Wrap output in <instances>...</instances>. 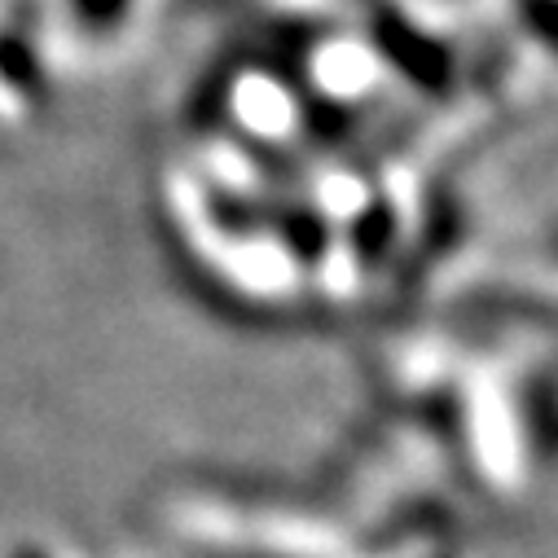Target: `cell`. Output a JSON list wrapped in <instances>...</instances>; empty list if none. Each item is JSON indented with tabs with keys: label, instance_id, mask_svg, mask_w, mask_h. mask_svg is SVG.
<instances>
[{
	"label": "cell",
	"instance_id": "1",
	"mask_svg": "<svg viewBox=\"0 0 558 558\" xmlns=\"http://www.w3.org/2000/svg\"><path fill=\"white\" fill-rule=\"evenodd\" d=\"M45 88V45L27 14L0 5V128L32 114Z\"/></svg>",
	"mask_w": 558,
	"mask_h": 558
}]
</instances>
